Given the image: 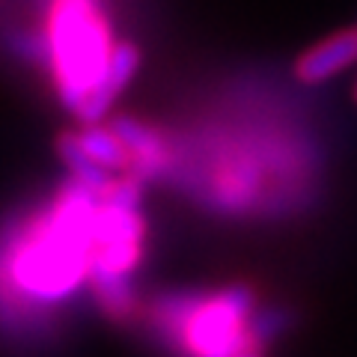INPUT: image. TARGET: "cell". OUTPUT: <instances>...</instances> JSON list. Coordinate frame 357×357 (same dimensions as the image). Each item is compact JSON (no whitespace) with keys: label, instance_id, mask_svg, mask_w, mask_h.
<instances>
[{"label":"cell","instance_id":"cell-1","mask_svg":"<svg viewBox=\"0 0 357 357\" xmlns=\"http://www.w3.org/2000/svg\"><path fill=\"white\" fill-rule=\"evenodd\" d=\"M98 206V194L72 178V188L57 199L51 218L18 244V253H9L6 271L21 292L57 301L84 280L93 268Z\"/></svg>","mask_w":357,"mask_h":357},{"label":"cell","instance_id":"cell-2","mask_svg":"<svg viewBox=\"0 0 357 357\" xmlns=\"http://www.w3.org/2000/svg\"><path fill=\"white\" fill-rule=\"evenodd\" d=\"M110 30L96 0H54L48 18V60L66 105H77L102 84L114 57Z\"/></svg>","mask_w":357,"mask_h":357},{"label":"cell","instance_id":"cell-3","mask_svg":"<svg viewBox=\"0 0 357 357\" xmlns=\"http://www.w3.org/2000/svg\"><path fill=\"white\" fill-rule=\"evenodd\" d=\"M250 307L253 295L244 286H236L215 298L170 295L155 312L194 357H238L248 349H256Z\"/></svg>","mask_w":357,"mask_h":357},{"label":"cell","instance_id":"cell-4","mask_svg":"<svg viewBox=\"0 0 357 357\" xmlns=\"http://www.w3.org/2000/svg\"><path fill=\"white\" fill-rule=\"evenodd\" d=\"M143 248V220L137 215V208L126 206H98L96 218V250H93V271L102 274H122L128 277V271L140 259Z\"/></svg>","mask_w":357,"mask_h":357},{"label":"cell","instance_id":"cell-5","mask_svg":"<svg viewBox=\"0 0 357 357\" xmlns=\"http://www.w3.org/2000/svg\"><path fill=\"white\" fill-rule=\"evenodd\" d=\"M140 66V51L137 45L131 42H119L114 48V57H110V66L102 77V84H98L93 93H89L81 105H77V119L86 122V126H98V122L105 119V114L110 110V105L119 98V93L128 86V81L134 77Z\"/></svg>","mask_w":357,"mask_h":357},{"label":"cell","instance_id":"cell-6","mask_svg":"<svg viewBox=\"0 0 357 357\" xmlns=\"http://www.w3.org/2000/svg\"><path fill=\"white\" fill-rule=\"evenodd\" d=\"M357 63V30H342L316 42L295 63V75L304 84H325L333 75Z\"/></svg>","mask_w":357,"mask_h":357},{"label":"cell","instance_id":"cell-7","mask_svg":"<svg viewBox=\"0 0 357 357\" xmlns=\"http://www.w3.org/2000/svg\"><path fill=\"white\" fill-rule=\"evenodd\" d=\"M114 128L122 143L128 146L131 152V158H134V167L131 170H137V176H155V173H161V167H164V143L161 137L155 134L152 128H146L143 122L137 119H131V116H119L114 119Z\"/></svg>","mask_w":357,"mask_h":357},{"label":"cell","instance_id":"cell-8","mask_svg":"<svg viewBox=\"0 0 357 357\" xmlns=\"http://www.w3.org/2000/svg\"><path fill=\"white\" fill-rule=\"evenodd\" d=\"M57 149H60V158L66 161V167L72 170L75 182H81L84 188L96 191L98 197H102L107 188H110V182H114V178H110V173L105 170V167L84 149L81 137H75V134H63L60 143H57Z\"/></svg>","mask_w":357,"mask_h":357},{"label":"cell","instance_id":"cell-9","mask_svg":"<svg viewBox=\"0 0 357 357\" xmlns=\"http://www.w3.org/2000/svg\"><path fill=\"white\" fill-rule=\"evenodd\" d=\"M81 143L84 149L93 155V158L105 167L107 173H122V170H131L134 167V158L128 146L122 143V137L114 131V128H102V126H86L81 134Z\"/></svg>","mask_w":357,"mask_h":357},{"label":"cell","instance_id":"cell-10","mask_svg":"<svg viewBox=\"0 0 357 357\" xmlns=\"http://www.w3.org/2000/svg\"><path fill=\"white\" fill-rule=\"evenodd\" d=\"M89 280H93L96 295H98L102 307L110 312V316H114V319H126L128 316L131 307H134V292L128 286V277L93 271V274H89Z\"/></svg>","mask_w":357,"mask_h":357},{"label":"cell","instance_id":"cell-11","mask_svg":"<svg viewBox=\"0 0 357 357\" xmlns=\"http://www.w3.org/2000/svg\"><path fill=\"white\" fill-rule=\"evenodd\" d=\"M238 357H259V351H256V349H248V351L238 354Z\"/></svg>","mask_w":357,"mask_h":357},{"label":"cell","instance_id":"cell-12","mask_svg":"<svg viewBox=\"0 0 357 357\" xmlns=\"http://www.w3.org/2000/svg\"><path fill=\"white\" fill-rule=\"evenodd\" d=\"M354 102H357V84H354Z\"/></svg>","mask_w":357,"mask_h":357}]
</instances>
